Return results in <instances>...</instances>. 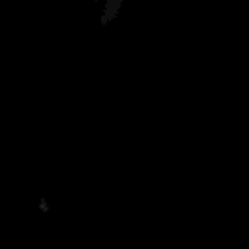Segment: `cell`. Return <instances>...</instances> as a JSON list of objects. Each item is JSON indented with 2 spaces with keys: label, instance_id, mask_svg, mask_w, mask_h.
<instances>
[]
</instances>
